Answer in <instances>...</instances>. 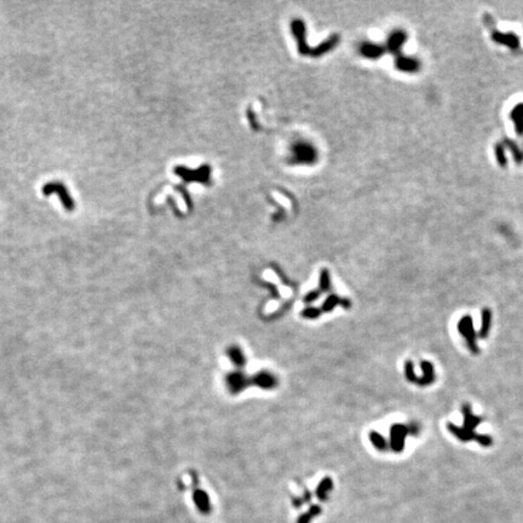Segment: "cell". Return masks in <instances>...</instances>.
<instances>
[{"label":"cell","mask_w":523,"mask_h":523,"mask_svg":"<svg viewBox=\"0 0 523 523\" xmlns=\"http://www.w3.org/2000/svg\"><path fill=\"white\" fill-rule=\"evenodd\" d=\"M459 328H460V332L465 336V338H467V341H469V345H470L471 350L477 351L475 339H473L475 336H473L472 325H471L470 317H465V319H463V321H461L460 325H459Z\"/></svg>","instance_id":"3957f363"},{"label":"cell","mask_w":523,"mask_h":523,"mask_svg":"<svg viewBox=\"0 0 523 523\" xmlns=\"http://www.w3.org/2000/svg\"><path fill=\"white\" fill-rule=\"evenodd\" d=\"M292 29H293V33H295L297 40H298L299 53L303 54V55H310V56H319V55H322V54H325L326 51L331 50V49L335 46V45L338 42L337 36H333V38L329 39V40H327V41L323 42V44L321 45V46L316 47V49H309L307 46V42H305V38H304V34H305L304 23H303L302 21H299V20L293 21V22H292Z\"/></svg>","instance_id":"6da1fadb"},{"label":"cell","mask_w":523,"mask_h":523,"mask_svg":"<svg viewBox=\"0 0 523 523\" xmlns=\"http://www.w3.org/2000/svg\"><path fill=\"white\" fill-rule=\"evenodd\" d=\"M383 47L373 44H363L362 47H361V53H362L363 56L368 58H377L383 54Z\"/></svg>","instance_id":"8992f818"},{"label":"cell","mask_w":523,"mask_h":523,"mask_svg":"<svg viewBox=\"0 0 523 523\" xmlns=\"http://www.w3.org/2000/svg\"><path fill=\"white\" fill-rule=\"evenodd\" d=\"M316 159V152L310 145L298 143L293 147V163L311 164Z\"/></svg>","instance_id":"7a4b0ae2"},{"label":"cell","mask_w":523,"mask_h":523,"mask_svg":"<svg viewBox=\"0 0 523 523\" xmlns=\"http://www.w3.org/2000/svg\"><path fill=\"white\" fill-rule=\"evenodd\" d=\"M405 40H406V35L403 34L402 32L394 33V34L390 36L389 42H388V46H389V50L391 51V53H394L397 56V54H399V47L401 46V44Z\"/></svg>","instance_id":"277c9868"},{"label":"cell","mask_w":523,"mask_h":523,"mask_svg":"<svg viewBox=\"0 0 523 523\" xmlns=\"http://www.w3.org/2000/svg\"><path fill=\"white\" fill-rule=\"evenodd\" d=\"M396 67L399 69L405 70V72H413V70L418 69V62L417 61L412 60V58H403L399 57L396 58Z\"/></svg>","instance_id":"5b68a950"},{"label":"cell","mask_w":523,"mask_h":523,"mask_svg":"<svg viewBox=\"0 0 523 523\" xmlns=\"http://www.w3.org/2000/svg\"><path fill=\"white\" fill-rule=\"evenodd\" d=\"M489 322H491V313H489L488 309H486V310L483 311V323H482V331H481L482 337H486V336H487Z\"/></svg>","instance_id":"52a82bcc"}]
</instances>
